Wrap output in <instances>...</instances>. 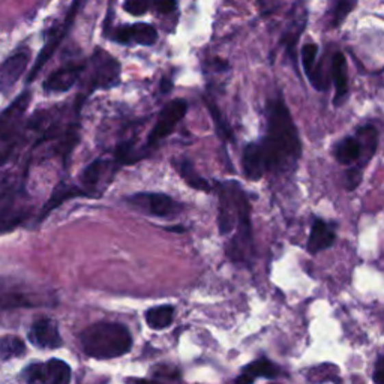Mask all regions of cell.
I'll use <instances>...</instances> for the list:
<instances>
[{
	"instance_id": "6da1fadb",
	"label": "cell",
	"mask_w": 384,
	"mask_h": 384,
	"mask_svg": "<svg viewBox=\"0 0 384 384\" xmlns=\"http://www.w3.org/2000/svg\"><path fill=\"white\" fill-rule=\"evenodd\" d=\"M260 144L266 173H288L302 156V141L292 113L282 99L268 104V132Z\"/></svg>"
},
{
	"instance_id": "7a4b0ae2",
	"label": "cell",
	"mask_w": 384,
	"mask_h": 384,
	"mask_svg": "<svg viewBox=\"0 0 384 384\" xmlns=\"http://www.w3.org/2000/svg\"><path fill=\"white\" fill-rule=\"evenodd\" d=\"M80 346L86 356L98 360L122 357L132 348V335L122 323L99 321L80 333Z\"/></svg>"
},
{
	"instance_id": "3957f363",
	"label": "cell",
	"mask_w": 384,
	"mask_h": 384,
	"mask_svg": "<svg viewBox=\"0 0 384 384\" xmlns=\"http://www.w3.org/2000/svg\"><path fill=\"white\" fill-rule=\"evenodd\" d=\"M218 227L219 233L225 236L236 229L240 206L248 197L236 180H229V182L218 183Z\"/></svg>"
},
{
	"instance_id": "277c9868",
	"label": "cell",
	"mask_w": 384,
	"mask_h": 384,
	"mask_svg": "<svg viewBox=\"0 0 384 384\" xmlns=\"http://www.w3.org/2000/svg\"><path fill=\"white\" fill-rule=\"evenodd\" d=\"M254 244H253V222H251V205L246 199L242 203L234 236L227 246V257L233 263L249 264L253 260Z\"/></svg>"
},
{
	"instance_id": "5b68a950",
	"label": "cell",
	"mask_w": 384,
	"mask_h": 384,
	"mask_svg": "<svg viewBox=\"0 0 384 384\" xmlns=\"http://www.w3.org/2000/svg\"><path fill=\"white\" fill-rule=\"evenodd\" d=\"M120 64L112 54L97 49L89 64V92L112 89L120 83Z\"/></svg>"
},
{
	"instance_id": "8992f818",
	"label": "cell",
	"mask_w": 384,
	"mask_h": 384,
	"mask_svg": "<svg viewBox=\"0 0 384 384\" xmlns=\"http://www.w3.org/2000/svg\"><path fill=\"white\" fill-rule=\"evenodd\" d=\"M188 112V103L185 99H173L162 108V112L158 116L155 127L149 132V137L146 141L147 147L158 146L164 138L173 134L177 125L183 120Z\"/></svg>"
},
{
	"instance_id": "52a82bcc",
	"label": "cell",
	"mask_w": 384,
	"mask_h": 384,
	"mask_svg": "<svg viewBox=\"0 0 384 384\" xmlns=\"http://www.w3.org/2000/svg\"><path fill=\"white\" fill-rule=\"evenodd\" d=\"M132 206L156 218H173L183 209L182 203H177L167 194L161 192H138L128 197Z\"/></svg>"
},
{
	"instance_id": "ba28073f",
	"label": "cell",
	"mask_w": 384,
	"mask_h": 384,
	"mask_svg": "<svg viewBox=\"0 0 384 384\" xmlns=\"http://www.w3.org/2000/svg\"><path fill=\"white\" fill-rule=\"evenodd\" d=\"M29 340L34 346L45 350L59 348L62 344H64L57 323L49 317L38 318L35 321L32 329L29 331Z\"/></svg>"
},
{
	"instance_id": "9c48e42d",
	"label": "cell",
	"mask_w": 384,
	"mask_h": 384,
	"mask_svg": "<svg viewBox=\"0 0 384 384\" xmlns=\"http://www.w3.org/2000/svg\"><path fill=\"white\" fill-rule=\"evenodd\" d=\"M113 41L119 44H138V45H153L158 39V32L152 25L147 23H136V25L120 26L110 35Z\"/></svg>"
},
{
	"instance_id": "30bf717a",
	"label": "cell",
	"mask_w": 384,
	"mask_h": 384,
	"mask_svg": "<svg viewBox=\"0 0 384 384\" xmlns=\"http://www.w3.org/2000/svg\"><path fill=\"white\" fill-rule=\"evenodd\" d=\"M29 65V53L26 50L15 53L14 56L6 59L5 64L0 68V92L8 93L15 83L20 80V77L25 74Z\"/></svg>"
},
{
	"instance_id": "8fae6325",
	"label": "cell",
	"mask_w": 384,
	"mask_h": 384,
	"mask_svg": "<svg viewBox=\"0 0 384 384\" xmlns=\"http://www.w3.org/2000/svg\"><path fill=\"white\" fill-rule=\"evenodd\" d=\"M84 73V64L80 65H68L57 69L53 73L44 83V90L47 93H64L80 80L81 74Z\"/></svg>"
},
{
	"instance_id": "7c38bea8",
	"label": "cell",
	"mask_w": 384,
	"mask_h": 384,
	"mask_svg": "<svg viewBox=\"0 0 384 384\" xmlns=\"http://www.w3.org/2000/svg\"><path fill=\"white\" fill-rule=\"evenodd\" d=\"M336 242V233L332 225H329L324 219L316 218L311 227V233L308 238L307 251L311 255H316L321 251L332 248Z\"/></svg>"
},
{
	"instance_id": "4fadbf2b",
	"label": "cell",
	"mask_w": 384,
	"mask_h": 384,
	"mask_svg": "<svg viewBox=\"0 0 384 384\" xmlns=\"http://www.w3.org/2000/svg\"><path fill=\"white\" fill-rule=\"evenodd\" d=\"M44 305L41 296L14 288H0V309L35 308Z\"/></svg>"
},
{
	"instance_id": "5bb4252c",
	"label": "cell",
	"mask_w": 384,
	"mask_h": 384,
	"mask_svg": "<svg viewBox=\"0 0 384 384\" xmlns=\"http://www.w3.org/2000/svg\"><path fill=\"white\" fill-rule=\"evenodd\" d=\"M332 74L335 83V98L333 105L341 107L346 104L348 98V78H347V62L342 53H335L333 64H332Z\"/></svg>"
},
{
	"instance_id": "9a60e30c",
	"label": "cell",
	"mask_w": 384,
	"mask_h": 384,
	"mask_svg": "<svg viewBox=\"0 0 384 384\" xmlns=\"http://www.w3.org/2000/svg\"><path fill=\"white\" fill-rule=\"evenodd\" d=\"M113 166L119 168V166H117L116 162H108L105 159L99 158V159L93 161L92 164H89V166L84 168V171L81 173V183L86 186L84 190L89 194V197H92V199L98 197L97 188L101 183V180H103L107 168L113 167Z\"/></svg>"
},
{
	"instance_id": "2e32d148",
	"label": "cell",
	"mask_w": 384,
	"mask_h": 384,
	"mask_svg": "<svg viewBox=\"0 0 384 384\" xmlns=\"http://www.w3.org/2000/svg\"><path fill=\"white\" fill-rule=\"evenodd\" d=\"M279 368L273 365L269 359L261 357L255 360V362L249 363L244 368L240 377L236 379V383H254L257 379H269L273 380L279 377Z\"/></svg>"
},
{
	"instance_id": "e0dca14e",
	"label": "cell",
	"mask_w": 384,
	"mask_h": 384,
	"mask_svg": "<svg viewBox=\"0 0 384 384\" xmlns=\"http://www.w3.org/2000/svg\"><path fill=\"white\" fill-rule=\"evenodd\" d=\"M242 167H244V173L249 180H260L264 173V161L260 144L258 143H249L244 149V156H242Z\"/></svg>"
},
{
	"instance_id": "ac0fdd59",
	"label": "cell",
	"mask_w": 384,
	"mask_h": 384,
	"mask_svg": "<svg viewBox=\"0 0 384 384\" xmlns=\"http://www.w3.org/2000/svg\"><path fill=\"white\" fill-rule=\"evenodd\" d=\"M362 141L359 137H346L335 147V158L342 166H351L359 158H362Z\"/></svg>"
},
{
	"instance_id": "d6986e66",
	"label": "cell",
	"mask_w": 384,
	"mask_h": 384,
	"mask_svg": "<svg viewBox=\"0 0 384 384\" xmlns=\"http://www.w3.org/2000/svg\"><path fill=\"white\" fill-rule=\"evenodd\" d=\"M175 166H176V168L179 171V175L182 176V179L185 180V182L190 185L191 188H194V190L201 191V192H206V194H209L212 191L210 183L207 182L205 177H201L197 173V170H195L194 164L191 161L182 159L180 162H175Z\"/></svg>"
},
{
	"instance_id": "ffe728a7",
	"label": "cell",
	"mask_w": 384,
	"mask_h": 384,
	"mask_svg": "<svg viewBox=\"0 0 384 384\" xmlns=\"http://www.w3.org/2000/svg\"><path fill=\"white\" fill-rule=\"evenodd\" d=\"M175 320V307L171 305H161V307L151 308L146 312V323L153 331H162L171 326Z\"/></svg>"
},
{
	"instance_id": "44dd1931",
	"label": "cell",
	"mask_w": 384,
	"mask_h": 384,
	"mask_svg": "<svg viewBox=\"0 0 384 384\" xmlns=\"http://www.w3.org/2000/svg\"><path fill=\"white\" fill-rule=\"evenodd\" d=\"M45 365L47 383L50 384H66L71 381V368L60 359H50Z\"/></svg>"
},
{
	"instance_id": "7402d4cb",
	"label": "cell",
	"mask_w": 384,
	"mask_h": 384,
	"mask_svg": "<svg viewBox=\"0 0 384 384\" xmlns=\"http://www.w3.org/2000/svg\"><path fill=\"white\" fill-rule=\"evenodd\" d=\"M74 197H89V194L86 192L84 190H81V188L62 185V186L59 188V190L54 191L53 197L49 200V203H47V206H45V209H44V215H45V214H49V212H51L54 207L60 206L62 203H64L65 200L74 199Z\"/></svg>"
},
{
	"instance_id": "603a6c76",
	"label": "cell",
	"mask_w": 384,
	"mask_h": 384,
	"mask_svg": "<svg viewBox=\"0 0 384 384\" xmlns=\"http://www.w3.org/2000/svg\"><path fill=\"white\" fill-rule=\"evenodd\" d=\"M26 353V346L18 336H5L0 340V359L11 360L14 357H20Z\"/></svg>"
},
{
	"instance_id": "cb8c5ba5",
	"label": "cell",
	"mask_w": 384,
	"mask_h": 384,
	"mask_svg": "<svg viewBox=\"0 0 384 384\" xmlns=\"http://www.w3.org/2000/svg\"><path fill=\"white\" fill-rule=\"evenodd\" d=\"M318 47L316 44H305L302 47V65L305 69V74L308 75L309 81H312L316 74V62H317Z\"/></svg>"
},
{
	"instance_id": "d4e9b609",
	"label": "cell",
	"mask_w": 384,
	"mask_h": 384,
	"mask_svg": "<svg viewBox=\"0 0 384 384\" xmlns=\"http://www.w3.org/2000/svg\"><path fill=\"white\" fill-rule=\"evenodd\" d=\"M206 104L209 107V112H210L212 117H214L216 132L219 134V137H222L224 140H233V132L229 125H227V122L222 119V114H221V112H219L218 105L207 99H206Z\"/></svg>"
},
{
	"instance_id": "484cf974",
	"label": "cell",
	"mask_w": 384,
	"mask_h": 384,
	"mask_svg": "<svg viewBox=\"0 0 384 384\" xmlns=\"http://www.w3.org/2000/svg\"><path fill=\"white\" fill-rule=\"evenodd\" d=\"M23 379L27 383H47L45 365L44 363H32L23 371Z\"/></svg>"
},
{
	"instance_id": "4316f807",
	"label": "cell",
	"mask_w": 384,
	"mask_h": 384,
	"mask_svg": "<svg viewBox=\"0 0 384 384\" xmlns=\"http://www.w3.org/2000/svg\"><path fill=\"white\" fill-rule=\"evenodd\" d=\"M152 3H153V0H125L123 10L131 15L140 17V15H143L151 10Z\"/></svg>"
},
{
	"instance_id": "83f0119b",
	"label": "cell",
	"mask_w": 384,
	"mask_h": 384,
	"mask_svg": "<svg viewBox=\"0 0 384 384\" xmlns=\"http://www.w3.org/2000/svg\"><path fill=\"white\" fill-rule=\"evenodd\" d=\"M356 0H338L333 11V26H340L355 6Z\"/></svg>"
},
{
	"instance_id": "f1b7e54d",
	"label": "cell",
	"mask_w": 384,
	"mask_h": 384,
	"mask_svg": "<svg viewBox=\"0 0 384 384\" xmlns=\"http://www.w3.org/2000/svg\"><path fill=\"white\" fill-rule=\"evenodd\" d=\"M161 374L166 375V377H162V381H167V380L168 381H177L180 379V372L177 370H175V368H171V366H164V368L158 366L153 372V377L156 379Z\"/></svg>"
},
{
	"instance_id": "f546056e",
	"label": "cell",
	"mask_w": 384,
	"mask_h": 384,
	"mask_svg": "<svg viewBox=\"0 0 384 384\" xmlns=\"http://www.w3.org/2000/svg\"><path fill=\"white\" fill-rule=\"evenodd\" d=\"M346 179H347V190L348 191H353V190H356L357 185L362 182V173H360V170L359 167H355V168H350L347 171V175H346Z\"/></svg>"
},
{
	"instance_id": "4dcf8cb0",
	"label": "cell",
	"mask_w": 384,
	"mask_h": 384,
	"mask_svg": "<svg viewBox=\"0 0 384 384\" xmlns=\"http://www.w3.org/2000/svg\"><path fill=\"white\" fill-rule=\"evenodd\" d=\"M156 11L161 12V14H170L176 11L177 3L176 0H153Z\"/></svg>"
},
{
	"instance_id": "1f68e13d",
	"label": "cell",
	"mask_w": 384,
	"mask_h": 384,
	"mask_svg": "<svg viewBox=\"0 0 384 384\" xmlns=\"http://www.w3.org/2000/svg\"><path fill=\"white\" fill-rule=\"evenodd\" d=\"M384 374V356L380 355L377 362H375V368H374V383L380 384L383 381L381 375Z\"/></svg>"
},
{
	"instance_id": "d6a6232c",
	"label": "cell",
	"mask_w": 384,
	"mask_h": 384,
	"mask_svg": "<svg viewBox=\"0 0 384 384\" xmlns=\"http://www.w3.org/2000/svg\"><path fill=\"white\" fill-rule=\"evenodd\" d=\"M171 90H173V81H171L170 78L164 77L161 80V92L162 93H170Z\"/></svg>"
},
{
	"instance_id": "836d02e7",
	"label": "cell",
	"mask_w": 384,
	"mask_h": 384,
	"mask_svg": "<svg viewBox=\"0 0 384 384\" xmlns=\"http://www.w3.org/2000/svg\"><path fill=\"white\" fill-rule=\"evenodd\" d=\"M166 230H167V231H177V233H180V231H185L183 227H167Z\"/></svg>"
}]
</instances>
